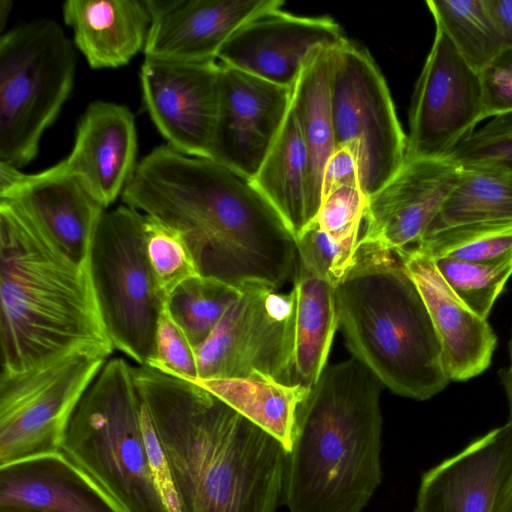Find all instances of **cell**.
Masks as SVG:
<instances>
[{"label": "cell", "instance_id": "obj_1", "mask_svg": "<svg viewBox=\"0 0 512 512\" xmlns=\"http://www.w3.org/2000/svg\"><path fill=\"white\" fill-rule=\"evenodd\" d=\"M121 197L179 231L200 276L239 289H278L294 276L293 233L250 179L217 161L160 145L137 163Z\"/></svg>", "mask_w": 512, "mask_h": 512}, {"label": "cell", "instance_id": "obj_2", "mask_svg": "<svg viewBox=\"0 0 512 512\" xmlns=\"http://www.w3.org/2000/svg\"><path fill=\"white\" fill-rule=\"evenodd\" d=\"M171 470L181 512H275L287 450L193 381L132 366Z\"/></svg>", "mask_w": 512, "mask_h": 512}, {"label": "cell", "instance_id": "obj_3", "mask_svg": "<svg viewBox=\"0 0 512 512\" xmlns=\"http://www.w3.org/2000/svg\"><path fill=\"white\" fill-rule=\"evenodd\" d=\"M1 375L70 352H113L89 265L72 262L22 210L0 200Z\"/></svg>", "mask_w": 512, "mask_h": 512}, {"label": "cell", "instance_id": "obj_4", "mask_svg": "<svg viewBox=\"0 0 512 512\" xmlns=\"http://www.w3.org/2000/svg\"><path fill=\"white\" fill-rule=\"evenodd\" d=\"M381 386L353 357L326 366L296 414L281 500L290 512H362L382 477Z\"/></svg>", "mask_w": 512, "mask_h": 512}, {"label": "cell", "instance_id": "obj_5", "mask_svg": "<svg viewBox=\"0 0 512 512\" xmlns=\"http://www.w3.org/2000/svg\"><path fill=\"white\" fill-rule=\"evenodd\" d=\"M336 301L347 348L382 385L422 401L449 384L427 306L395 252L358 250Z\"/></svg>", "mask_w": 512, "mask_h": 512}, {"label": "cell", "instance_id": "obj_6", "mask_svg": "<svg viewBox=\"0 0 512 512\" xmlns=\"http://www.w3.org/2000/svg\"><path fill=\"white\" fill-rule=\"evenodd\" d=\"M125 512H168L154 484L132 366L109 359L80 400L61 450Z\"/></svg>", "mask_w": 512, "mask_h": 512}, {"label": "cell", "instance_id": "obj_7", "mask_svg": "<svg viewBox=\"0 0 512 512\" xmlns=\"http://www.w3.org/2000/svg\"><path fill=\"white\" fill-rule=\"evenodd\" d=\"M75 45L56 21L23 23L0 37V162L20 168L68 98Z\"/></svg>", "mask_w": 512, "mask_h": 512}, {"label": "cell", "instance_id": "obj_8", "mask_svg": "<svg viewBox=\"0 0 512 512\" xmlns=\"http://www.w3.org/2000/svg\"><path fill=\"white\" fill-rule=\"evenodd\" d=\"M145 215L127 205L105 210L98 223L89 269L99 311L114 347L138 365L155 348L166 303L145 245Z\"/></svg>", "mask_w": 512, "mask_h": 512}, {"label": "cell", "instance_id": "obj_9", "mask_svg": "<svg viewBox=\"0 0 512 512\" xmlns=\"http://www.w3.org/2000/svg\"><path fill=\"white\" fill-rule=\"evenodd\" d=\"M110 355L86 348L0 377V466L61 450L80 400Z\"/></svg>", "mask_w": 512, "mask_h": 512}, {"label": "cell", "instance_id": "obj_10", "mask_svg": "<svg viewBox=\"0 0 512 512\" xmlns=\"http://www.w3.org/2000/svg\"><path fill=\"white\" fill-rule=\"evenodd\" d=\"M331 105L335 148L352 149L369 197L403 166L407 137L372 56L348 39L332 49Z\"/></svg>", "mask_w": 512, "mask_h": 512}, {"label": "cell", "instance_id": "obj_11", "mask_svg": "<svg viewBox=\"0 0 512 512\" xmlns=\"http://www.w3.org/2000/svg\"><path fill=\"white\" fill-rule=\"evenodd\" d=\"M296 295L249 285L196 348L198 379L262 375L287 384L294 379ZM197 379V380H198Z\"/></svg>", "mask_w": 512, "mask_h": 512}, {"label": "cell", "instance_id": "obj_12", "mask_svg": "<svg viewBox=\"0 0 512 512\" xmlns=\"http://www.w3.org/2000/svg\"><path fill=\"white\" fill-rule=\"evenodd\" d=\"M483 119L479 72L436 28L412 95L405 161L449 158Z\"/></svg>", "mask_w": 512, "mask_h": 512}, {"label": "cell", "instance_id": "obj_13", "mask_svg": "<svg viewBox=\"0 0 512 512\" xmlns=\"http://www.w3.org/2000/svg\"><path fill=\"white\" fill-rule=\"evenodd\" d=\"M217 60L185 63L145 58L140 84L145 108L167 144L211 158L219 103Z\"/></svg>", "mask_w": 512, "mask_h": 512}, {"label": "cell", "instance_id": "obj_14", "mask_svg": "<svg viewBox=\"0 0 512 512\" xmlns=\"http://www.w3.org/2000/svg\"><path fill=\"white\" fill-rule=\"evenodd\" d=\"M460 173L461 167L450 158L405 161L368 197L358 250L398 252L414 248L439 214Z\"/></svg>", "mask_w": 512, "mask_h": 512}, {"label": "cell", "instance_id": "obj_15", "mask_svg": "<svg viewBox=\"0 0 512 512\" xmlns=\"http://www.w3.org/2000/svg\"><path fill=\"white\" fill-rule=\"evenodd\" d=\"M291 88L220 63L211 158L252 179L286 119Z\"/></svg>", "mask_w": 512, "mask_h": 512}, {"label": "cell", "instance_id": "obj_16", "mask_svg": "<svg viewBox=\"0 0 512 512\" xmlns=\"http://www.w3.org/2000/svg\"><path fill=\"white\" fill-rule=\"evenodd\" d=\"M283 4L243 23L221 47L219 63L292 88L313 49L347 40L334 19L291 14Z\"/></svg>", "mask_w": 512, "mask_h": 512}, {"label": "cell", "instance_id": "obj_17", "mask_svg": "<svg viewBox=\"0 0 512 512\" xmlns=\"http://www.w3.org/2000/svg\"><path fill=\"white\" fill-rule=\"evenodd\" d=\"M0 200L29 216L72 262L89 265L105 208L62 161L37 173L0 162Z\"/></svg>", "mask_w": 512, "mask_h": 512}, {"label": "cell", "instance_id": "obj_18", "mask_svg": "<svg viewBox=\"0 0 512 512\" xmlns=\"http://www.w3.org/2000/svg\"><path fill=\"white\" fill-rule=\"evenodd\" d=\"M512 474V424L474 439L426 471L415 512H495Z\"/></svg>", "mask_w": 512, "mask_h": 512}, {"label": "cell", "instance_id": "obj_19", "mask_svg": "<svg viewBox=\"0 0 512 512\" xmlns=\"http://www.w3.org/2000/svg\"><path fill=\"white\" fill-rule=\"evenodd\" d=\"M280 0H146L151 15L145 58L174 62L217 60L246 21Z\"/></svg>", "mask_w": 512, "mask_h": 512}, {"label": "cell", "instance_id": "obj_20", "mask_svg": "<svg viewBox=\"0 0 512 512\" xmlns=\"http://www.w3.org/2000/svg\"><path fill=\"white\" fill-rule=\"evenodd\" d=\"M416 283L442 348L449 381L464 382L491 364L497 336L488 320L472 312L452 292L433 259L415 249L395 252Z\"/></svg>", "mask_w": 512, "mask_h": 512}, {"label": "cell", "instance_id": "obj_21", "mask_svg": "<svg viewBox=\"0 0 512 512\" xmlns=\"http://www.w3.org/2000/svg\"><path fill=\"white\" fill-rule=\"evenodd\" d=\"M137 131L124 105L94 101L80 118L66 169L107 209L122 195L136 165Z\"/></svg>", "mask_w": 512, "mask_h": 512}, {"label": "cell", "instance_id": "obj_22", "mask_svg": "<svg viewBox=\"0 0 512 512\" xmlns=\"http://www.w3.org/2000/svg\"><path fill=\"white\" fill-rule=\"evenodd\" d=\"M0 512H125L61 451L0 466Z\"/></svg>", "mask_w": 512, "mask_h": 512}, {"label": "cell", "instance_id": "obj_23", "mask_svg": "<svg viewBox=\"0 0 512 512\" xmlns=\"http://www.w3.org/2000/svg\"><path fill=\"white\" fill-rule=\"evenodd\" d=\"M62 14L93 69L126 65L144 50L151 23L146 0H69Z\"/></svg>", "mask_w": 512, "mask_h": 512}, {"label": "cell", "instance_id": "obj_24", "mask_svg": "<svg viewBox=\"0 0 512 512\" xmlns=\"http://www.w3.org/2000/svg\"><path fill=\"white\" fill-rule=\"evenodd\" d=\"M332 49L324 46L313 49L291 88L290 106L308 153L307 197L311 222L322 201L323 171L335 150L331 105Z\"/></svg>", "mask_w": 512, "mask_h": 512}, {"label": "cell", "instance_id": "obj_25", "mask_svg": "<svg viewBox=\"0 0 512 512\" xmlns=\"http://www.w3.org/2000/svg\"><path fill=\"white\" fill-rule=\"evenodd\" d=\"M336 283L298 262L294 274L295 383L311 388L326 368L334 334L339 327Z\"/></svg>", "mask_w": 512, "mask_h": 512}, {"label": "cell", "instance_id": "obj_26", "mask_svg": "<svg viewBox=\"0 0 512 512\" xmlns=\"http://www.w3.org/2000/svg\"><path fill=\"white\" fill-rule=\"evenodd\" d=\"M308 173L307 148L290 106L279 134L251 181L278 212L295 239L311 223Z\"/></svg>", "mask_w": 512, "mask_h": 512}, {"label": "cell", "instance_id": "obj_27", "mask_svg": "<svg viewBox=\"0 0 512 512\" xmlns=\"http://www.w3.org/2000/svg\"><path fill=\"white\" fill-rule=\"evenodd\" d=\"M278 439L287 452L293 441L296 414L310 389L262 375L193 381Z\"/></svg>", "mask_w": 512, "mask_h": 512}, {"label": "cell", "instance_id": "obj_28", "mask_svg": "<svg viewBox=\"0 0 512 512\" xmlns=\"http://www.w3.org/2000/svg\"><path fill=\"white\" fill-rule=\"evenodd\" d=\"M510 219L512 168L497 164L464 166L425 236L454 226Z\"/></svg>", "mask_w": 512, "mask_h": 512}, {"label": "cell", "instance_id": "obj_29", "mask_svg": "<svg viewBox=\"0 0 512 512\" xmlns=\"http://www.w3.org/2000/svg\"><path fill=\"white\" fill-rule=\"evenodd\" d=\"M436 28L441 29L463 59L480 72L509 46L492 0H429Z\"/></svg>", "mask_w": 512, "mask_h": 512}, {"label": "cell", "instance_id": "obj_30", "mask_svg": "<svg viewBox=\"0 0 512 512\" xmlns=\"http://www.w3.org/2000/svg\"><path fill=\"white\" fill-rule=\"evenodd\" d=\"M241 289L215 278H191L170 295L167 309L195 348L210 336Z\"/></svg>", "mask_w": 512, "mask_h": 512}, {"label": "cell", "instance_id": "obj_31", "mask_svg": "<svg viewBox=\"0 0 512 512\" xmlns=\"http://www.w3.org/2000/svg\"><path fill=\"white\" fill-rule=\"evenodd\" d=\"M412 249L431 259L509 261L512 260V219L450 227L425 236Z\"/></svg>", "mask_w": 512, "mask_h": 512}, {"label": "cell", "instance_id": "obj_32", "mask_svg": "<svg viewBox=\"0 0 512 512\" xmlns=\"http://www.w3.org/2000/svg\"><path fill=\"white\" fill-rule=\"evenodd\" d=\"M368 196L360 185L338 187L322 197L314 221L334 247L343 278L356 260Z\"/></svg>", "mask_w": 512, "mask_h": 512}, {"label": "cell", "instance_id": "obj_33", "mask_svg": "<svg viewBox=\"0 0 512 512\" xmlns=\"http://www.w3.org/2000/svg\"><path fill=\"white\" fill-rule=\"evenodd\" d=\"M433 261L452 292L472 312L486 320L506 282L512 276V260L469 262L440 258Z\"/></svg>", "mask_w": 512, "mask_h": 512}, {"label": "cell", "instance_id": "obj_34", "mask_svg": "<svg viewBox=\"0 0 512 512\" xmlns=\"http://www.w3.org/2000/svg\"><path fill=\"white\" fill-rule=\"evenodd\" d=\"M144 234L151 269L159 290L167 301L179 285L200 276V273L179 231L145 215Z\"/></svg>", "mask_w": 512, "mask_h": 512}, {"label": "cell", "instance_id": "obj_35", "mask_svg": "<svg viewBox=\"0 0 512 512\" xmlns=\"http://www.w3.org/2000/svg\"><path fill=\"white\" fill-rule=\"evenodd\" d=\"M460 167L497 164L512 168V112L494 116L449 156Z\"/></svg>", "mask_w": 512, "mask_h": 512}, {"label": "cell", "instance_id": "obj_36", "mask_svg": "<svg viewBox=\"0 0 512 512\" xmlns=\"http://www.w3.org/2000/svg\"><path fill=\"white\" fill-rule=\"evenodd\" d=\"M146 365L189 381L199 378L195 348L171 317L166 303L157 325L154 353Z\"/></svg>", "mask_w": 512, "mask_h": 512}, {"label": "cell", "instance_id": "obj_37", "mask_svg": "<svg viewBox=\"0 0 512 512\" xmlns=\"http://www.w3.org/2000/svg\"><path fill=\"white\" fill-rule=\"evenodd\" d=\"M479 75L484 117L512 112V45L505 47Z\"/></svg>", "mask_w": 512, "mask_h": 512}, {"label": "cell", "instance_id": "obj_38", "mask_svg": "<svg viewBox=\"0 0 512 512\" xmlns=\"http://www.w3.org/2000/svg\"><path fill=\"white\" fill-rule=\"evenodd\" d=\"M140 423L148 464L156 489L168 512H181L180 502L165 451L141 399Z\"/></svg>", "mask_w": 512, "mask_h": 512}, {"label": "cell", "instance_id": "obj_39", "mask_svg": "<svg viewBox=\"0 0 512 512\" xmlns=\"http://www.w3.org/2000/svg\"><path fill=\"white\" fill-rule=\"evenodd\" d=\"M345 185H360L359 168L352 149L348 146H340L335 148L325 165L322 178V197Z\"/></svg>", "mask_w": 512, "mask_h": 512}, {"label": "cell", "instance_id": "obj_40", "mask_svg": "<svg viewBox=\"0 0 512 512\" xmlns=\"http://www.w3.org/2000/svg\"><path fill=\"white\" fill-rule=\"evenodd\" d=\"M492 6L502 32L510 46L512 45V0H492Z\"/></svg>", "mask_w": 512, "mask_h": 512}, {"label": "cell", "instance_id": "obj_41", "mask_svg": "<svg viewBox=\"0 0 512 512\" xmlns=\"http://www.w3.org/2000/svg\"><path fill=\"white\" fill-rule=\"evenodd\" d=\"M509 363L499 371V377L503 386L509 409V423L512 424V328L508 342Z\"/></svg>", "mask_w": 512, "mask_h": 512}, {"label": "cell", "instance_id": "obj_42", "mask_svg": "<svg viewBox=\"0 0 512 512\" xmlns=\"http://www.w3.org/2000/svg\"><path fill=\"white\" fill-rule=\"evenodd\" d=\"M495 512H512V474L501 492Z\"/></svg>", "mask_w": 512, "mask_h": 512}, {"label": "cell", "instance_id": "obj_43", "mask_svg": "<svg viewBox=\"0 0 512 512\" xmlns=\"http://www.w3.org/2000/svg\"><path fill=\"white\" fill-rule=\"evenodd\" d=\"M12 8V2L9 0H0V32L3 33V29L9 18V14Z\"/></svg>", "mask_w": 512, "mask_h": 512}]
</instances>
